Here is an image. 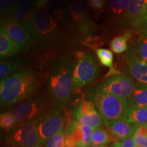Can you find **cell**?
<instances>
[{
  "mask_svg": "<svg viewBox=\"0 0 147 147\" xmlns=\"http://www.w3.org/2000/svg\"><path fill=\"white\" fill-rule=\"evenodd\" d=\"M14 50L13 42L8 36V34L5 32V29L1 27L0 28V56L1 59L5 57L13 56L16 54Z\"/></svg>",
  "mask_w": 147,
  "mask_h": 147,
  "instance_id": "19",
  "label": "cell"
},
{
  "mask_svg": "<svg viewBox=\"0 0 147 147\" xmlns=\"http://www.w3.org/2000/svg\"><path fill=\"white\" fill-rule=\"evenodd\" d=\"M34 4L32 0H23L14 9L12 16L28 31L33 38L34 36Z\"/></svg>",
  "mask_w": 147,
  "mask_h": 147,
  "instance_id": "15",
  "label": "cell"
},
{
  "mask_svg": "<svg viewBox=\"0 0 147 147\" xmlns=\"http://www.w3.org/2000/svg\"><path fill=\"white\" fill-rule=\"evenodd\" d=\"M52 102L50 96L35 94L16 104L10 113L14 116L18 125L38 120L50 109Z\"/></svg>",
  "mask_w": 147,
  "mask_h": 147,
  "instance_id": "4",
  "label": "cell"
},
{
  "mask_svg": "<svg viewBox=\"0 0 147 147\" xmlns=\"http://www.w3.org/2000/svg\"><path fill=\"white\" fill-rule=\"evenodd\" d=\"M5 147H22L20 146H18V145H13V144H7V146Z\"/></svg>",
  "mask_w": 147,
  "mask_h": 147,
  "instance_id": "37",
  "label": "cell"
},
{
  "mask_svg": "<svg viewBox=\"0 0 147 147\" xmlns=\"http://www.w3.org/2000/svg\"><path fill=\"white\" fill-rule=\"evenodd\" d=\"M69 12L71 21L84 36H90L95 32V24L81 1L75 0L72 1L69 5Z\"/></svg>",
  "mask_w": 147,
  "mask_h": 147,
  "instance_id": "12",
  "label": "cell"
},
{
  "mask_svg": "<svg viewBox=\"0 0 147 147\" xmlns=\"http://www.w3.org/2000/svg\"><path fill=\"white\" fill-rule=\"evenodd\" d=\"M146 12L147 0H130L128 10L124 16V21L128 26L139 28L143 26Z\"/></svg>",
  "mask_w": 147,
  "mask_h": 147,
  "instance_id": "14",
  "label": "cell"
},
{
  "mask_svg": "<svg viewBox=\"0 0 147 147\" xmlns=\"http://www.w3.org/2000/svg\"><path fill=\"white\" fill-rule=\"evenodd\" d=\"M40 86L39 79L31 69H22L10 75L0 82L1 108L16 105L33 96Z\"/></svg>",
  "mask_w": 147,
  "mask_h": 147,
  "instance_id": "1",
  "label": "cell"
},
{
  "mask_svg": "<svg viewBox=\"0 0 147 147\" xmlns=\"http://www.w3.org/2000/svg\"><path fill=\"white\" fill-rule=\"evenodd\" d=\"M93 129L91 127L77 122L74 119L65 124V135L73 140L76 147L91 146Z\"/></svg>",
  "mask_w": 147,
  "mask_h": 147,
  "instance_id": "13",
  "label": "cell"
},
{
  "mask_svg": "<svg viewBox=\"0 0 147 147\" xmlns=\"http://www.w3.org/2000/svg\"><path fill=\"white\" fill-rule=\"evenodd\" d=\"M143 26L144 27H146L147 29V12L146 14H145L144 18V21H143Z\"/></svg>",
  "mask_w": 147,
  "mask_h": 147,
  "instance_id": "35",
  "label": "cell"
},
{
  "mask_svg": "<svg viewBox=\"0 0 147 147\" xmlns=\"http://www.w3.org/2000/svg\"><path fill=\"white\" fill-rule=\"evenodd\" d=\"M25 65V61L14 59L1 61L0 63V79L1 80L15 73L18 69L22 68Z\"/></svg>",
  "mask_w": 147,
  "mask_h": 147,
  "instance_id": "20",
  "label": "cell"
},
{
  "mask_svg": "<svg viewBox=\"0 0 147 147\" xmlns=\"http://www.w3.org/2000/svg\"><path fill=\"white\" fill-rule=\"evenodd\" d=\"M1 27L5 29L13 42L16 53L30 49L35 40L28 31L14 18H3Z\"/></svg>",
  "mask_w": 147,
  "mask_h": 147,
  "instance_id": "9",
  "label": "cell"
},
{
  "mask_svg": "<svg viewBox=\"0 0 147 147\" xmlns=\"http://www.w3.org/2000/svg\"><path fill=\"white\" fill-rule=\"evenodd\" d=\"M5 142L7 144L18 145L22 147H42L37 120L19 124L8 131Z\"/></svg>",
  "mask_w": 147,
  "mask_h": 147,
  "instance_id": "8",
  "label": "cell"
},
{
  "mask_svg": "<svg viewBox=\"0 0 147 147\" xmlns=\"http://www.w3.org/2000/svg\"><path fill=\"white\" fill-rule=\"evenodd\" d=\"M130 0H108V7L114 15H125L129 5Z\"/></svg>",
  "mask_w": 147,
  "mask_h": 147,
  "instance_id": "25",
  "label": "cell"
},
{
  "mask_svg": "<svg viewBox=\"0 0 147 147\" xmlns=\"http://www.w3.org/2000/svg\"><path fill=\"white\" fill-rule=\"evenodd\" d=\"M66 117L63 108L53 106L37 120L38 132H39L42 145L51 138L55 135L65 126Z\"/></svg>",
  "mask_w": 147,
  "mask_h": 147,
  "instance_id": "7",
  "label": "cell"
},
{
  "mask_svg": "<svg viewBox=\"0 0 147 147\" xmlns=\"http://www.w3.org/2000/svg\"><path fill=\"white\" fill-rule=\"evenodd\" d=\"M131 36V33L127 32L122 36L113 38L110 43V47L113 52L116 54H121L126 51L127 49V41Z\"/></svg>",
  "mask_w": 147,
  "mask_h": 147,
  "instance_id": "23",
  "label": "cell"
},
{
  "mask_svg": "<svg viewBox=\"0 0 147 147\" xmlns=\"http://www.w3.org/2000/svg\"><path fill=\"white\" fill-rule=\"evenodd\" d=\"M109 147H137L134 141L133 136L125 140L120 141V142H114L111 146Z\"/></svg>",
  "mask_w": 147,
  "mask_h": 147,
  "instance_id": "32",
  "label": "cell"
},
{
  "mask_svg": "<svg viewBox=\"0 0 147 147\" xmlns=\"http://www.w3.org/2000/svg\"><path fill=\"white\" fill-rule=\"evenodd\" d=\"M133 138L136 146L147 147V125L138 126Z\"/></svg>",
  "mask_w": 147,
  "mask_h": 147,
  "instance_id": "29",
  "label": "cell"
},
{
  "mask_svg": "<svg viewBox=\"0 0 147 147\" xmlns=\"http://www.w3.org/2000/svg\"><path fill=\"white\" fill-rule=\"evenodd\" d=\"M86 97L94 104L106 126L115 121L127 120L129 110L127 99L110 94L97 86L87 90Z\"/></svg>",
  "mask_w": 147,
  "mask_h": 147,
  "instance_id": "3",
  "label": "cell"
},
{
  "mask_svg": "<svg viewBox=\"0 0 147 147\" xmlns=\"http://www.w3.org/2000/svg\"><path fill=\"white\" fill-rule=\"evenodd\" d=\"M65 5V0H36L34 3L35 8L51 11L54 15L61 13Z\"/></svg>",
  "mask_w": 147,
  "mask_h": 147,
  "instance_id": "22",
  "label": "cell"
},
{
  "mask_svg": "<svg viewBox=\"0 0 147 147\" xmlns=\"http://www.w3.org/2000/svg\"><path fill=\"white\" fill-rule=\"evenodd\" d=\"M14 9L12 0H0V11L1 16L12 14Z\"/></svg>",
  "mask_w": 147,
  "mask_h": 147,
  "instance_id": "31",
  "label": "cell"
},
{
  "mask_svg": "<svg viewBox=\"0 0 147 147\" xmlns=\"http://www.w3.org/2000/svg\"><path fill=\"white\" fill-rule=\"evenodd\" d=\"M66 124V123H65ZM65 125L58 133L51 138L43 147H65Z\"/></svg>",
  "mask_w": 147,
  "mask_h": 147,
  "instance_id": "27",
  "label": "cell"
},
{
  "mask_svg": "<svg viewBox=\"0 0 147 147\" xmlns=\"http://www.w3.org/2000/svg\"><path fill=\"white\" fill-rule=\"evenodd\" d=\"M72 117L77 122L93 129L100 127L104 124L94 104L87 97L75 104L72 108Z\"/></svg>",
  "mask_w": 147,
  "mask_h": 147,
  "instance_id": "11",
  "label": "cell"
},
{
  "mask_svg": "<svg viewBox=\"0 0 147 147\" xmlns=\"http://www.w3.org/2000/svg\"><path fill=\"white\" fill-rule=\"evenodd\" d=\"M127 121L138 126L147 125V107H129Z\"/></svg>",
  "mask_w": 147,
  "mask_h": 147,
  "instance_id": "21",
  "label": "cell"
},
{
  "mask_svg": "<svg viewBox=\"0 0 147 147\" xmlns=\"http://www.w3.org/2000/svg\"><path fill=\"white\" fill-rule=\"evenodd\" d=\"M112 142L109 132L104 129L102 127L93 129L91 136V145L103 146L108 145Z\"/></svg>",
  "mask_w": 147,
  "mask_h": 147,
  "instance_id": "24",
  "label": "cell"
},
{
  "mask_svg": "<svg viewBox=\"0 0 147 147\" xmlns=\"http://www.w3.org/2000/svg\"><path fill=\"white\" fill-rule=\"evenodd\" d=\"M106 127L113 140L117 142L133 136L138 125L131 123L127 120H119Z\"/></svg>",
  "mask_w": 147,
  "mask_h": 147,
  "instance_id": "17",
  "label": "cell"
},
{
  "mask_svg": "<svg viewBox=\"0 0 147 147\" xmlns=\"http://www.w3.org/2000/svg\"><path fill=\"white\" fill-rule=\"evenodd\" d=\"M23 1V0H12V2H13L14 8H15L16 6H17V5L19 4V3H21Z\"/></svg>",
  "mask_w": 147,
  "mask_h": 147,
  "instance_id": "34",
  "label": "cell"
},
{
  "mask_svg": "<svg viewBox=\"0 0 147 147\" xmlns=\"http://www.w3.org/2000/svg\"><path fill=\"white\" fill-rule=\"evenodd\" d=\"M96 55L98 59L100 60V63L103 65L108 67L110 69L113 68V61L114 57L111 51L108 50L107 49L100 48V49H96Z\"/></svg>",
  "mask_w": 147,
  "mask_h": 147,
  "instance_id": "26",
  "label": "cell"
},
{
  "mask_svg": "<svg viewBox=\"0 0 147 147\" xmlns=\"http://www.w3.org/2000/svg\"><path fill=\"white\" fill-rule=\"evenodd\" d=\"M18 125L17 121L10 112L3 113L0 115V126L3 129L10 131Z\"/></svg>",
  "mask_w": 147,
  "mask_h": 147,
  "instance_id": "28",
  "label": "cell"
},
{
  "mask_svg": "<svg viewBox=\"0 0 147 147\" xmlns=\"http://www.w3.org/2000/svg\"><path fill=\"white\" fill-rule=\"evenodd\" d=\"M74 64V61L62 59L49 74L48 91L53 106L64 109L76 91L73 80Z\"/></svg>",
  "mask_w": 147,
  "mask_h": 147,
  "instance_id": "2",
  "label": "cell"
},
{
  "mask_svg": "<svg viewBox=\"0 0 147 147\" xmlns=\"http://www.w3.org/2000/svg\"><path fill=\"white\" fill-rule=\"evenodd\" d=\"M129 107H147V84L137 83L128 98Z\"/></svg>",
  "mask_w": 147,
  "mask_h": 147,
  "instance_id": "18",
  "label": "cell"
},
{
  "mask_svg": "<svg viewBox=\"0 0 147 147\" xmlns=\"http://www.w3.org/2000/svg\"><path fill=\"white\" fill-rule=\"evenodd\" d=\"M126 61L132 77L139 83L147 84V63L138 57L134 48L129 49Z\"/></svg>",
  "mask_w": 147,
  "mask_h": 147,
  "instance_id": "16",
  "label": "cell"
},
{
  "mask_svg": "<svg viewBox=\"0 0 147 147\" xmlns=\"http://www.w3.org/2000/svg\"><path fill=\"white\" fill-rule=\"evenodd\" d=\"M136 84L130 77L124 74H119L106 77L102 82L96 86L110 94L128 100Z\"/></svg>",
  "mask_w": 147,
  "mask_h": 147,
  "instance_id": "10",
  "label": "cell"
},
{
  "mask_svg": "<svg viewBox=\"0 0 147 147\" xmlns=\"http://www.w3.org/2000/svg\"><path fill=\"white\" fill-rule=\"evenodd\" d=\"M88 5L93 10H101L105 7L106 0H88Z\"/></svg>",
  "mask_w": 147,
  "mask_h": 147,
  "instance_id": "33",
  "label": "cell"
},
{
  "mask_svg": "<svg viewBox=\"0 0 147 147\" xmlns=\"http://www.w3.org/2000/svg\"><path fill=\"white\" fill-rule=\"evenodd\" d=\"M89 147H109L108 145H103V146H95V145H91Z\"/></svg>",
  "mask_w": 147,
  "mask_h": 147,
  "instance_id": "36",
  "label": "cell"
},
{
  "mask_svg": "<svg viewBox=\"0 0 147 147\" xmlns=\"http://www.w3.org/2000/svg\"><path fill=\"white\" fill-rule=\"evenodd\" d=\"M99 67L93 55L78 53L73 68L75 90L87 87L95 80L99 75Z\"/></svg>",
  "mask_w": 147,
  "mask_h": 147,
  "instance_id": "6",
  "label": "cell"
},
{
  "mask_svg": "<svg viewBox=\"0 0 147 147\" xmlns=\"http://www.w3.org/2000/svg\"><path fill=\"white\" fill-rule=\"evenodd\" d=\"M135 50L138 57L147 63V37L143 36L138 40Z\"/></svg>",
  "mask_w": 147,
  "mask_h": 147,
  "instance_id": "30",
  "label": "cell"
},
{
  "mask_svg": "<svg viewBox=\"0 0 147 147\" xmlns=\"http://www.w3.org/2000/svg\"><path fill=\"white\" fill-rule=\"evenodd\" d=\"M58 33L57 23L51 11L35 8L33 36L35 42L40 45H51L57 40Z\"/></svg>",
  "mask_w": 147,
  "mask_h": 147,
  "instance_id": "5",
  "label": "cell"
},
{
  "mask_svg": "<svg viewBox=\"0 0 147 147\" xmlns=\"http://www.w3.org/2000/svg\"><path fill=\"white\" fill-rule=\"evenodd\" d=\"M143 35H144V36L147 37V29H146V30H144V32H143Z\"/></svg>",
  "mask_w": 147,
  "mask_h": 147,
  "instance_id": "38",
  "label": "cell"
},
{
  "mask_svg": "<svg viewBox=\"0 0 147 147\" xmlns=\"http://www.w3.org/2000/svg\"></svg>",
  "mask_w": 147,
  "mask_h": 147,
  "instance_id": "39",
  "label": "cell"
}]
</instances>
